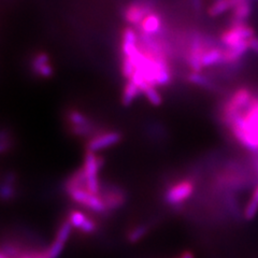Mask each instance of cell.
<instances>
[{
	"instance_id": "obj_6",
	"label": "cell",
	"mask_w": 258,
	"mask_h": 258,
	"mask_svg": "<svg viewBox=\"0 0 258 258\" xmlns=\"http://www.w3.org/2000/svg\"><path fill=\"white\" fill-rule=\"evenodd\" d=\"M71 231L72 226L66 217V219L59 224L51 244L44 247L45 258H58V256L62 252L64 245L67 243Z\"/></svg>"
},
{
	"instance_id": "obj_20",
	"label": "cell",
	"mask_w": 258,
	"mask_h": 258,
	"mask_svg": "<svg viewBox=\"0 0 258 258\" xmlns=\"http://www.w3.org/2000/svg\"><path fill=\"white\" fill-rule=\"evenodd\" d=\"M50 61V57H48V55L46 53H38L35 58L32 59V62H31V66H32V70H34V72L36 74V72L41 68L43 66H45V64L50 63L48 62Z\"/></svg>"
},
{
	"instance_id": "obj_12",
	"label": "cell",
	"mask_w": 258,
	"mask_h": 258,
	"mask_svg": "<svg viewBox=\"0 0 258 258\" xmlns=\"http://www.w3.org/2000/svg\"><path fill=\"white\" fill-rule=\"evenodd\" d=\"M160 28H161L160 15L153 11L142 21L140 25V32L143 35L155 37L159 32Z\"/></svg>"
},
{
	"instance_id": "obj_9",
	"label": "cell",
	"mask_w": 258,
	"mask_h": 258,
	"mask_svg": "<svg viewBox=\"0 0 258 258\" xmlns=\"http://www.w3.org/2000/svg\"><path fill=\"white\" fill-rule=\"evenodd\" d=\"M151 12H153V9L149 4L144 2H135L129 5L125 9L124 19L128 24H131V25L138 26L141 25L142 21L147 18Z\"/></svg>"
},
{
	"instance_id": "obj_4",
	"label": "cell",
	"mask_w": 258,
	"mask_h": 258,
	"mask_svg": "<svg viewBox=\"0 0 258 258\" xmlns=\"http://www.w3.org/2000/svg\"><path fill=\"white\" fill-rule=\"evenodd\" d=\"M254 36H256L255 29L246 22H232L230 26L222 32L220 40L223 47H231L248 41Z\"/></svg>"
},
{
	"instance_id": "obj_16",
	"label": "cell",
	"mask_w": 258,
	"mask_h": 258,
	"mask_svg": "<svg viewBox=\"0 0 258 258\" xmlns=\"http://www.w3.org/2000/svg\"><path fill=\"white\" fill-rule=\"evenodd\" d=\"M140 94H142L140 88L137 86L133 81H128L124 92H123V96H122V103L124 106L128 107L134 102V100L138 97Z\"/></svg>"
},
{
	"instance_id": "obj_7",
	"label": "cell",
	"mask_w": 258,
	"mask_h": 258,
	"mask_svg": "<svg viewBox=\"0 0 258 258\" xmlns=\"http://www.w3.org/2000/svg\"><path fill=\"white\" fill-rule=\"evenodd\" d=\"M67 219L72 226V229H76L84 235H92L98 229V224L93 219V216L80 210H71Z\"/></svg>"
},
{
	"instance_id": "obj_14",
	"label": "cell",
	"mask_w": 258,
	"mask_h": 258,
	"mask_svg": "<svg viewBox=\"0 0 258 258\" xmlns=\"http://www.w3.org/2000/svg\"><path fill=\"white\" fill-rule=\"evenodd\" d=\"M252 5L249 0H239L231 11L232 22H246L252 14Z\"/></svg>"
},
{
	"instance_id": "obj_8",
	"label": "cell",
	"mask_w": 258,
	"mask_h": 258,
	"mask_svg": "<svg viewBox=\"0 0 258 258\" xmlns=\"http://www.w3.org/2000/svg\"><path fill=\"white\" fill-rule=\"evenodd\" d=\"M120 139H122V136L117 132H100L90 140H87L86 151L98 153L102 150L114 147L119 143Z\"/></svg>"
},
{
	"instance_id": "obj_23",
	"label": "cell",
	"mask_w": 258,
	"mask_h": 258,
	"mask_svg": "<svg viewBox=\"0 0 258 258\" xmlns=\"http://www.w3.org/2000/svg\"><path fill=\"white\" fill-rule=\"evenodd\" d=\"M248 46H249V52H253L254 54L258 55V37L254 36L248 40Z\"/></svg>"
},
{
	"instance_id": "obj_3",
	"label": "cell",
	"mask_w": 258,
	"mask_h": 258,
	"mask_svg": "<svg viewBox=\"0 0 258 258\" xmlns=\"http://www.w3.org/2000/svg\"><path fill=\"white\" fill-rule=\"evenodd\" d=\"M255 93L248 87H239L225 101L221 110V120L238 114L251 104Z\"/></svg>"
},
{
	"instance_id": "obj_19",
	"label": "cell",
	"mask_w": 258,
	"mask_h": 258,
	"mask_svg": "<svg viewBox=\"0 0 258 258\" xmlns=\"http://www.w3.org/2000/svg\"><path fill=\"white\" fill-rule=\"evenodd\" d=\"M188 81L194 85H197L204 88H211L213 86L211 80L204 76L201 72H191L188 76Z\"/></svg>"
},
{
	"instance_id": "obj_1",
	"label": "cell",
	"mask_w": 258,
	"mask_h": 258,
	"mask_svg": "<svg viewBox=\"0 0 258 258\" xmlns=\"http://www.w3.org/2000/svg\"><path fill=\"white\" fill-rule=\"evenodd\" d=\"M222 123L227 128L232 139L240 147L258 154V95L255 94L249 106L238 114L232 115Z\"/></svg>"
},
{
	"instance_id": "obj_25",
	"label": "cell",
	"mask_w": 258,
	"mask_h": 258,
	"mask_svg": "<svg viewBox=\"0 0 258 258\" xmlns=\"http://www.w3.org/2000/svg\"><path fill=\"white\" fill-rule=\"evenodd\" d=\"M176 258H195V257H194L192 253H190V252H188V251H185V252H183L180 256H177Z\"/></svg>"
},
{
	"instance_id": "obj_13",
	"label": "cell",
	"mask_w": 258,
	"mask_h": 258,
	"mask_svg": "<svg viewBox=\"0 0 258 258\" xmlns=\"http://www.w3.org/2000/svg\"><path fill=\"white\" fill-rule=\"evenodd\" d=\"M239 3V0H215V2L209 7L208 14L212 18H216L228 11H232L233 8Z\"/></svg>"
},
{
	"instance_id": "obj_2",
	"label": "cell",
	"mask_w": 258,
	"mask_h": 258,
	"mask_svg": "<svg viewBox=\"0 0 258 258\" xmlns=\"http://www.w3.org/2000/svg\"><path fill=\"white\" fill-rule=\"evenodd\" d=\"M199 180L195 172L174 177L165 184L164 203L176 211L186 209L189 199L198 190Z\"/></svg>"
},
{
	"instance_id": "obj_10",
	"label": "cell",
	"mask_w": 258,
	"mask_h": 258,
	"mask_svg": "<svg viewBox=\"0 0 258 258\" xmlns=\"http://www.w3.org/2000/svg\"><path fill=\"white\" fill-rule=\"evenodd\" d=\"M140 51L139 36L132 27H126L122 34V52L124 57H133Z\"/></svg>"
},
{
	"instance_id": "obj_5",
	"label": "cell",
	"mask_w": 258,
	"mask_h": 258,
	"mask_svg": "<svg viewBox=\"0 0 258 258\" xmlns=\"http://www.w3.org/2000/svg\"><path fill=\"white\" fill-rule=\"evenodd\" d=\"M100 197L106 206L108 214L123 207L127 200V195L124 189L114 183L106 182H103Z\"/></svg>"
},
{
	"instance_id": "obj_17",
	"label": "cell",
	"mask_w": 258,
	"mask_h": 258,
	"mask_svg": "<svg viewBox=\"0 0 258 258\" xmlns=\"http://www.w3.org/2000/svg\"><path fill=\"white\" fill-rule=\"evenodd\" d=\"M150 230V224L142 223L134 225L133 227L129 228L127 232V239L131 242H137L141 240Z\"/></svg>"
},
{
	"instance_id": "obj_11",
	"label": "cell",
	"mask_w": 258,
	"mask_h": 258,
	"mask_svg": "<svg viewBox=\"0 0 258 258\" xmlns=\"http://www.w3.org/2000/svg\"><path fill=\"white\" fill-rule=\"evenodd\" d=\"M201 64L203 68H210L214 66L225 64L224 59V47L222 46H208L203 56H201Z\"/></svg>"
},
{
	"instance_id": "obj_21",
	"label": "cell",
	"mask_w": 258,
	"mask_h": 258,
	"mask_svg": "<svg viewBox=\"0 0 258 258\" xmlns=\"http://www.w3.org/2000/svg\"><path fill=\"white\" fill-rule=\"evenodd\" d=\"M135 71H136V69L134 67L133 62L131 61V59L127 58V57H124L123 61H122V75H123V77L129 81L132 79V77L134 76Z\"/></svg>"
},
{
	"instance_id": "obj_18",
	"label": "cell",
	"mask_w": 258,
	"mask_h": 258,
	"mask_svg": "<svg viewBox=\"0 0 258 258\" xmlns=\"http://www.w3.org/2000/svg\"><path fill=\"white\" fill-rule=\"evenodd\" d=\"M142 94L147 97V99L149 100V102L152 104V106L158 107L163 103V98H161V96L155 86L148 85L142 91Z\"/></svg>"
},
{
	"instance_id": "obj_24",
	"label": "cell",
	"mask_w": 258,
	"mask_h": 258,
	"mask_svg": "<svg viewBox=\"0 0 258 258\" xmlns=\"http://www.w3.org/2000/svg\"><path fill=\"white\" fill-rule=\"evenodd\" d=\"M192 7L196 11H199L201 9V0H192Z\"/></svg>"
},
{
	"instance_id": "obj_15",
	"label": "cell",
	"mask_w": 258,
	"mask_h": 258,
	"mask_svg": "<svg viewBox=\"0 0 258 258\" xmlns=\"http://www.w3.org/2000/svg\"><path fill=\"white\" fill-rule=\"evenodd\" d=\"M15 194H16V176L14 173L9 172L3 180L2 198L4 200H10L14 198Z\"/></svg>"
},
{
	"instance_id": "obj_22",
	"label": "cell",
	"mask_w": 258,
	"mask_h": 258,
	"mask_svg": "<svg viewBox=\"0 0 258 258\" xmlns=\"http://www.w3.org/2000/svg\"><path fill=\"white\" fill-rule=\"evenodd\" d=\"M10 148V137L7 134L6 131H3L2 134V152L5 153Z\"/></svg>"
}]
</instances>
